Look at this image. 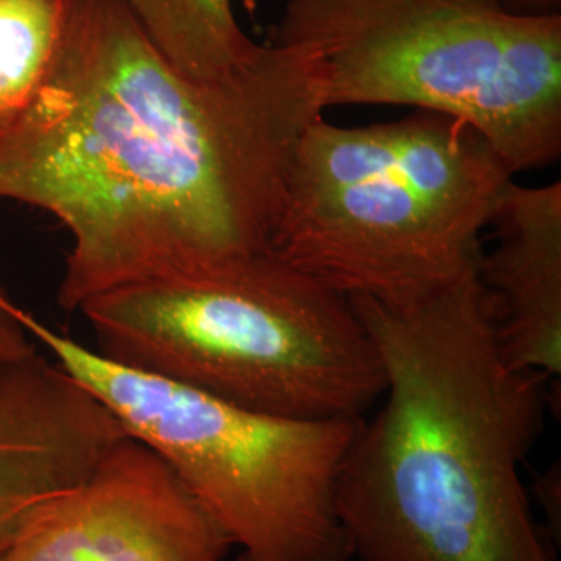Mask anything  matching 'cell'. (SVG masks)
<instances>
[{
	"label": "cell",
	"instance_id": "4fadbf2b",
	"mask_svg": "<svg viewBox=\"0 0 561 561\" xmlns=\"http://www.w3.org/2000/svg\"><path fill=\"white\" fill-rule=\"evenodd\" d=\"M535 496L540 502L546 516V529L552 535L553 540H561V505H560V472L548 471L538 479L535 485Z\"/></svg>",
	"mask_w": 561,
	"mask_h": 561
},
{
	"label": "cell",
	"instance_id": "6da1fadb",
	"mask_svg": "<svg viewBox=\"0 0 561 561\" xmlns=\"http://www.w3.org/2000/svg\"><path fill=\"white\" fill-rule=\"evenodd\" d=\"M323 116L271 44L230 79L176 69L125 0H73L47 80L0 136V201L70 236L58 302L267 251L302 133Z\"/></svg>",
	"mask_w": 561,
	"mask_h": 561
},
{
	"label": "cell",
	"instance_id": "ba28073f",
	"mask_svg": "<svg viewBox=\"0 0 561 561\" xmlns=\"http://www.w3.org/2000/svg\"><path fill=\"white\" fill-rule=\"evenodd\" d=\"M128 437L92 391L38 348L0 370V559L43 505Z\"/></svg>",
	"mask_w": 561,
	"mask_h": 561
},
{
	"label": "cell",
	"instance_id": "8fae6325",
	"mask_svg": "<svg viewBox=\"0 0 561 561\" xmlns=\"http://www.w3.org/2000/svg\"><path fill=\"white\" fill-rule=\"evenodd\" d=\"M72 5L73 0H0V136L49 77Z\"/></svg>",
	"mask_w": 561,
	"mask_h": 561
},
{
	"label": "cell",
	"instance_id": "7c38bea8",
	"mask_svg": "<svg viewBox=\"0 0 561 561\" xmlns=\"http://www.w3.org/2000/svg\"><path fill=\"white\" fill-rule=\"evenodd\" d=\"M38 348L22 321V308L0 284V370Z\"/></svg>",
	"mask_w": 561,
	"mask_h": 561
},
{
	"label": "cell",
	"instance_id": "30bf717a",
	"mask_svg": "<svg viewBox=\"0 0 561 561\" xmlns=\"http://www.w3.org/2000/svg\"><path fill=\"white\" fill-rule=\"evenodd\" d=\"M125 2L151 43L191 79H230L260 57L262 46L243 33L232 0Z\"/></svg>",
	"mask_w": 561,
	"mask_h": 561
},
{
	"label": "cell",
	"instance_id": "3957f363",
	"mask_svg": "<svg viewBox=\"0 0 561 561\" xmlns=\"http://www.w3.org/2000/svg\"><path fill=\"white\" fill-rule=\"evenodd\" d=\"M106 359L291 419H364L386 376L341 291L271 251L117 287L79 309Z\"/></svg>",
	"mask_w": 561,
	"mask_h": 561
},
{
	"label": "cell",
	"instance_id": "52a82bcc",
	"mask_svg": "<svg viewBox=\"0 0 561 561\" xmlns=\"http://www.w3.org/2000/svg\"><path fill=\"white\" fill-rule=\"evenodd\" d=\"M231 548L171 468L128 435L43 505L0 561H224Z\"/></svg>",
	"mask_w": 561,
	"mask_h": 561
},
{
	"label": "cell",
	"instance_id": "5bb4252c",
	"mask_svg": "<svg viewBox=\"0 0 561 561\" xmlns=\"http://www.w3.org/2000/svg\"><path fill=\"white\" fill-rule=\"evenodd\" d=\"M505 9L524 14L559 13L561 0H496Z\"/></svg>",
	"mask_w": 561,
	"mask_h": 561
},
{
	"label": "cell",
	"instance_id": "277c9868",
	"mask_svg": "<svg viewBox=\"0 0 561 561\" xmlns=\"http://www.w3.org/2000/svg\"><path fill=\"white\" fill-rule=\"evenodd\" d=\"M513 181L470 125L420 111L302 133L268 251L341 291L402 306L481 261V234Z\"/></svg>",
	"mask_w": 561,
	"mask_h": 561
},
{
	"label": "cell",
	"instance_id": "7a4b0ae2",
	"mask_svg": "<svg viewBox=\"0 0 561 561\" xmlns=\"http://www.w3.org/2000/svg\"><path fill=\"white\" fill-rule=\"evenodd\" d=\"M350 300L386 376L339 474L354 559L557 561L522 479L548 376L505 357L479 265L411 305Z\"/></svg>",
	"mask_w": 561,
	"mask_h": 561
},
{
	"label": "cell",
	"instance_id": "9c48e42d",
	"mask_svg": "<svg viewBox=\"0 0 561 561\" xmlns=\"http://www.w3.org/2000/svg\"><path fill=\"white\" fill-rule=\"evenodd\" d=\"M479 275L493 297L502 351L519 370L561 371V184H508Z\"/></svg>",
	"mask_w": 561,
	"mask_h": 561
},
{
	"label": "cell",
	"instance_id": "5b68a950",
	"mask_svg": "<svg viewBox=\"0 0 561 561\" xmlns=\"http://www.w3.org/2000/svg\"><path fill=\"white\" fill-rule=\"evenodd\" d=\"M306 66L321 108L402 105L470 125L505 168L561 150V16L496 0H284L273 43Z\"/></svg>",
	"mask_w": 561,
	"mask_h": 561
},
{
	"label": "cell",
	"instance_id": "8992f818",
	"mask_svg": "<svg viewBox=\"0 0 561 561\" xmlns=\"http://www.w3.org/2000/svg\"><path fill=\"white\" fill-rule=\"evenodd\" d=\"M22 316L39 348L171 468L239 549L236 561L354 560L337 482L362 419L250 411L124 367L31 312Z\"/></svg>",
	"mask_w": 561,
	"mask_h": 561
}]
</instances>
